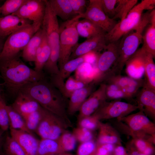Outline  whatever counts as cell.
<instances>
[{
  "label": "cell",
  "instance_id": "1",
  "mask_svg": "<svg viewBox=\"0 0 155 155\" xmlns=\"http://www.w3.org/2000/svg\"><path fill=\"white\" fill-rule=\"evenodd\" d=\"M0 75L4 87L16 97L26 85L44 79L43 72L28 67L20 58V54L10 59L0 60Z\"/></svg>",
  "mask_w": 155,
  "mask_h": 155
},
{
  "label": "cell",
  "instance_id": "2",
  "mask_svg": "<svg viewBox=\"0 0 155 155\" xmlns=\"http://www.w3.org/2000/svg\"><path fill=\"white\" fill-rule=\"evenodd\" d=\"M20 91L29 95L42 108L61 118L69 127L71 126L65 108V98L51 82L43 79L27 84Z\"/></svg>",
  "mask_w": 155,
  "mask_h": 155
},
{
  "label": "cell",
  "instance_id": "3",
  "mask_svg": "<svg viewBox=\"0 0 155 155\" xmlns=\"http://www.w3.org/2000/svg\"><path fill=\"white\" fill-rule=\"evenodd\" d=\"M150 11L143 14L140 22L133 30L124 35L120 40L119 54L108 76L120 75L127 61L137 50L142 40V33L150 23Z\"/></svg>",
  "mask_w": 155,
  "mask_h": 155
},
{
  "label": "cell",
  "instance_id": "4",
  "mask_svg": "<svg viewBox=\"0 0 155 155\" xmlns=\"http://www.w3.org/2000/svg\"><path fill=\"white\" fill-rule=\"evenodd\" d=\"M41 27L44 30L50 48L51 54L43 70L52 76L59 72L58 63L59 56V26L57 16L46 0L45 13Z\"/></svg>",
  "mask_w": 155,
  "mask_h": 155
},
{
  "label": "cell",
  "instance_id": "5",
  "mask_svg": "<svg viewBox=\"0 0 155 155\" xmlns=\"http://www.w3.org/2000/svg\"><path fill=\"white\" fill-rule=\"evenodd\" d=\"M155 4L154 0H143L135 5L124 19L117 22L110 31L106 34V44L118 41L124 35L133 30L140 22L143 11L152 10Z\"/></svg>",
  "mask_w": 155,
  "mask_h": 155
},
{
  "label": "cell",
  "instance_id": "6",
  "mask_svg": "<svg viewBox=\"0 0 155 155\" xmlns=\"http://www.w3.org/2000/svg\"><path fill=\"white\" fill-rule=\"evenodd\" d=\"M80 18V15H76L59 26V56L58 63L59 70L69 61L78 44L79 35L76 25Z\"/></svg>",
  "mask_w": 155,
  "mask_h": 155
},
{
  "label": "cell",
  "instance_id": "7",
  "mask_svg": "<svg viewBox=\"0 0 155 155\" xmlns=\"http://www.w3.org/2000/svg\"><path fill=\"white\" fill-rule=\"evenodd\" d=\"M41 26L32 23L9 35L4 42L0 60L10 59L19 55Z\"/></svg>",
  "mask_w": 155,
  "mask_h": 155
},
{
  "label": "cell",
  "instance_id": "8",
  "mask_svg": "<svg viewBox=\"0 0 155 155\" xmlns=\"http://www.w3.org/2000/svg\"><path fill=\"white\" fill-rule=\"evenodd\" d=\"M68 127L61 118L45 109L36 132L41 139L56 140Z\"/></svg>",
  "mask_w": 155,
  "mask_h": 155
},
{
  "label": "cell",
  "instance_id": "9",
  "mask_svg": "<svg viewBox=\"0 0 155 155\" xmlns=\"http://www.w3.org/2000/svg\"><path fill=\"white\" fill-rule=\"evenodd\" d=\"M119 40L106 44L105 51L98 55L97 73L94 81L96 84L103 80L117 60L119 54Z\"/></svg>",
  "mask_w": 155,
  "mask_h": 155
},
{
  "label": "cell",
  "instance_id": "10",
  "mask_svg": "<svg viewBox=\"0 0 155 155\" xmlns=\"http://www.w3.org/2000/svg\"><path fill=\"white\" fill-rule=\"evenodd\" d=\"M118 119L126 123L135 138L144 139L146 134L154 137L155 125L145 115L142 111Z\"/></svg>",
  "mask_w": 155,
  "mask_h": 155
},
{
  "label": "cell",
  "instance_id": "11",
  "mask_svg": "<svg viewBox=\"0 0 155 155\" xmlns=\"http://www.w3.org/2000/svg\"><path fill=\"white\" fill-rule=\"evenodd\" d=\"M81 18L87 19L102 28L106 33L110 31L117 22L108 17L102 8L100 0H90L85 12Z\"/></svg>",
  "mask_w": 155,
  "mask_h": 155
},
{
  "label": "cell",
  "instance_id": "12",
  "mask_svg": "<svg viewBox=\"0 0 155 155\" xmlns=\"http://www.w3.org/2000/svg\"><path fill=\"white\" fill-rule=\"evenodd\" d=\"M140 109L138 105H135L119 100L110 102L105 101L94 113L96 115L100 120L114 118L118 119Z\"/></svg>",
  "mask_w": 155,
  "mask_h": 155
},
{
  "label": "cell",
  "instance_id": "13",
  "mask_svg": "<svg viewBox=\"0 0 155 155\" xmlns=\"http://www.w3.org/2000/svg\"><path fill=\"white\" fill-rule=\"evenodd\" d=\"M46 6V0H26L17 11L12 14L29 20L41 26Z\"/></svg>",
  "mask_w": 155,
  "mask_h": 155
},
{
  "label": "cell",
  "instance_id": "14",
  "mask_svg": "<svg viewBox=\"0 0 155 155\" xmlns=\"http://www.w3.org/2000/svg\"><path fill=\"white\" fill-rule=\"evenodd\" d=\"M106 87L105 83H101L98 88L85 100L79 110L78 120L93 114L106 101Z\"/></svg>",
  "mask_w": 155,
  "mask_h": 155
},
{
  "label": "cell",
  "instance_id": "15",
  "mask_svg": "<svg viewBox=\"0 0 155 155\" xmlns=\"http://www.w3.org/2000/svg\"><path fill=\"white\" fill-rule=\"evenodd\" d=\"M106 34L87 39L84 42L78 44L72 53L69 60L90 53H97L104 49L106 45L105 38Z\"/></svg>",
  "mask_w": 155,
  "mask_h": 155
},
{
  "label": "cell",
  "instance_id": "16",
  "mask_svg": "<svg viewBox=\"0 0 155 155\" xmlns=\"http://www.w3.org/2000/svg\"><path fill=\"white\" fill-rule=\"evenodd\" d=\"M104 81V83H112L117 85L129 99L137 93L139 88L143 87L144 82V79H135L121 74L110 76Z\"/></svg>",
  "mask_w": 155,
  "mask_h": 155
},
{
  "label": "cell",
  "instance_id": "17",
  "mask_svg": "<svg viewBox=\"0 0 155 155\" xmlns=\"http://www.w3.org/2000/svg\"><path fill=\"white\" fill-rule=\"evenodd\" d=\"M10 129V136L18 143L27 155H37L40 140L28 132Z\"/></svg>",
  "mask_w": 155,
  "mask_h": 155
},
{
  "label": "cell",
  "instance_id": "18",
  "mask_svg": "<svg viewBox=\"0 0 155 155\" xmlns=\"http://www.w3.org/2000/svg\"><path fill=\"white\" fill-rule=\"evenodd\" d=\"M146 53L142 47L137 50L126 62L125 70L129 77L135 79H142L144 75Z\"/></svg>",
  "mask_w": 155,
  "mask_h": 155
},
{
  "label": "cell",
  "instance_id": "19",
  "mask_svg": "<svg viewBox=\"0 0 155 155\" xmlns=\"http://www.w3.org/2000/svg\"><path fill=\"white\" fill-rule=\"evenodd\" d=\"M32 23L31 21L12 14L0 17V37L12 33Z\"/></svg>",
  "mask_w": 155,
  "mask_h": 155
},
{
  "label": "cell",
  "instance_id": "20",
  "mask_svg": "<svg viewBox=\"0 0 155 155\" xmlns=\"http://www.w3.org/2000/svg\"><path fill=\"white\" fill-rule=\"evenodd\" d=\"M85 62L86 55L68 61L59 70L57 75L51 77V82L59 90L62 86L64 80Z\"/></svg>",
  "mask_w": 155,
  "mask_h": 155
},
{
  "label": "cell",
  "instance_id": "21",
  "mask_svg": "<svg viewBox=\"0 0 155 155\" xmlns=\"http://www.w3.org/2000/svg\"><path fill=\"white\" fill-rule=\"evenodd\" d=\"M11 106L22 117L38 110L41 107L32 97L21 91L18 94Z\"/></svg>",
  "mask_w": 155,
  "mask_h": 155
},
{
  "label": "cell",
  "instance_id": "22",
  "mask_svg": "<svg viewBox=\"0 0 155 155\" xmlns=\"http://www.w3.org/2000/svg\"><path fill=\"white\" fill-rule=\"evenodd\" d=\"M96 84L93 81L71 94L69 98L67 111L68 114L72 115L79 111L82 104L92 92Z\"/></svg>",
  "mask_w": 155,
  "mask_h": 155
},
{
  "label": "cell",
  "instance_id": "23",
  "mask_svg": "<svg viewBox=\"0 0 155 155\" xmlns=\"http://www.w3.org/2000/svg\"><path fill=\"white\" fill-rule=\"evenodd\" d=\"M137 99L140 110L154 117L155 90L144 85L137 95Z\"/></svg>",
  "mask_w": 155,
  "mask_h": 155
},
{
  "label": "cell",
  "instance_id": "24",
  "mask_svg": "<svg viewBox=\"0 0 155 155\" xmlns=\"http://www.w3.org/2000/svg\"><path fill=\"white\" fill-rule=\"evenodd\" d=\"M43 30L41 27L33 35L22 50V57L25 61L34 62L36 53L42 39Z\"/></svg>",
  "mask_w": 155,
  "mask_h": 155
},
{
  "label": "cell",
  "instance_id": "25",
  "mask_svg": "<svg viewBox=\"0 0 155 155\" xmlns=\"http://www.w3.org/2000/svg\"><path fill=\"white\" fill-rule=\"evenodd\" d=\"M150 25L142 36V47L147 53L155 57V10L150 12Z\"/></svg>",
  "mask_w": 155,
  "mask_h": 155
},
{
  "label": "cell",
  "instance_id": "26",
  "mask_svg": "<svg viewBox=\"0 0 155 155\" xmlns=\"http://www.w3.org/2000/svg\"><path fill=\"white\" fill-rule=\"evenodd\" d=\"M42 29L43 34L42 40L37 51L34 62V70L40 72H43L44 66L48 60L51 54V49L47 37Z\"/></svg>",
  "mask_w": 155,
  "mask_h": 155
},
{
  "label": "cell",
  "instance_id": "27",
  "mask_svg": "<svg viewBox=\"0 0 155 155\" xmlns=\"http://www.w3.org/2000/svg\"><path fill=\"white\" fill-rule=\"evenodd\" d=\"M98 144H115L119 143V137L117 131L107 124L100 122Z\"/></svg>",
  "mask_w": 155,
  "mask_h": 155
},
{
  "label": "cell",
  "instance_id": "28",
  "mask_svg": "<svg viewBox=\"0 0 155 155\" xmlns=\"http://www.w3.org/2000/svg\"><path fill=\"white\" fill-rule=\"evenodd\" d=\"M76 28L79 36L87 39L98 35L106 33L98 26L85 19L79 20L76 24Z\"/></svg>",
  "mask_w": 155,
  "mask_h": 155
},
{
  "label": "cell",
  "instance_id": "29",
  "mask_svg": "<svg viewBox=\"0 0 155 155\" xmlns=\"http://www.w3.org/2000/svg\"><path fill=\"white\" fill-rule=\"evenodd\" d=\"M48 2L57 16L67 21L76 15L74 14L69 0H49Z\"/></svg>",
  "mask_w": 155,
  "mask_h": 155
},
{
  "label": "cell",
  "instance_id": "30",
  "mask_svg": "<svg viewBox=\"0 0 155 155\" xmlns=\"http://www.w3.org/2000/svg\"><path fill=\"white\" fill-rule=\"evenodd\" d=\"M153 56L146 53L145 59L144 85L155 90V65Z\"/></svg>",
  "mask_w": 155,
  "mask_h": 155
},
{
  "label": "cell",
  "instance_id": "31",
  "mask_svg": "<svg viewBox=\"0 0 155 155\" xmlns=\"http://www.w3.org/2000/svg\"><path fill=\"white\" fill-rule=\"evenodd\" d=\"M63 153L57 140L46 139L40 140L37 155H59Z\"/></svg>",
  "mask_w": 155,
  "mask_h": 155
},
{
  "label": "cell",
  "instance_id": "32",
  "mask_svg": "<svg viewBox=\"0 0 155 155\" xmlns=\"http://www.w3.org/2000/svg\"><path fill=\"white\" fill-rule=\"evenodd\" d=\"M10 129L21 130L33 134L27 128L23 117L11 105H7Z\"/></svg>",
  "mask_w": 155,
  "mask_h": 155
},
{
  "label": "cell",
  "instance_id": "33",
  "mask_svg": "<svg viewBox=\"0 0 155 155\" xmlns=\"http://www.w3.org/2000/svg\"><path fill=\"white\" fill-rule=\"evenodd\" d=\"M88 84L70 76L64 82L59 91L64 98H69L74 91L84 87Z\"/></svg>",
  "mask_w": 155,
  "mask_h": 155
},
{
  "label": "cell",
  "instance_id": "34",
  "mask_svg": "<svg viewBox=\"0 0 155 155\" xmlns=\"http://www.w3.org/2000/svg\"><path fill=\"white\" fill-rule=\"evenodd\" d=\"M45 109L39 110L23 116L26 127L31 132L36 131L42 118Z\"/></svg>",
  "mask_w": 155,
  "mask_h": 155
},
{
  "label": "cell",
  "instance_id": "35",
  "mask_svg": "<svg viewBox=\"0 0 155 155\" xmlns=\"http://www.w3.org/2000/svg\"><path fill=\"white\" fill-rule=\"evenodd\" d=\"M75 78L88 84L94 81L96 73L90 64L85 62L76 70Z\"/></svg>",
  "mask_w": 155,
  "mask_h": 155
},
{
  "label": "cell",
  "instance_id": "36",
  "mask_svg": "<svg viewBox=\"0 0 155 155\" xmlns=\"http://www.w3.org/2000/svg\"><path fill=\"white\" fill-rule=\"evenodd\" d=\"M137 0H117L115 7V14L113 19H124L132 8L137 4Z\"/></svg>",
  "mask_w": 155,
  "mask_h": 155
},
{
  "label": "cell",
  "instance_id": "37",
  "mask_svg": "<svg viewBox=\"0 0 155 155\" xmlns=\"http://www.w3.org/2000/svg\"><path fill=\"white\" fill-rule=\"evenodd\" d=\"M3 145L6 155H27L18 143L11 136L6 138Z\"/></svg>",
  "mask_w": 155,
  "mask_h": 155
},
{
  "label": "cell",
  "instance_id": "38",
  "mask_svg": "<svg viewBox=\"0 0 155 155\" xmlns=\"http://www.w3.org/2000/svg\"><path fill=\"white\" fill-rule=\"evenodd\" d=\"M56 140L63 152L73 150L75 147L77 141L72 133L66 130Z\"/></svg>",
  "mask_w": 155,
  "mask_h": 155
},
{
  "label": "cell",
  "instance_id": "39",
  "mask_svg": "<svg viewBox=\"0 0 155 155\" xmlns=\"http://www.w3.org/2000/svg\"><path fill=\"white\" fill-rule=\"evenodd\" d=\"M26 0H7L0 7L2 17L12 14L17 11Z\"/></svg>",
  "mask_w": 155,
  "mask_h": 155
},
{
  "label": "cell",
  "instance_id": "40",
  "mask_svg": "<svg viewBox=\"0 0 155 155\" xmlns=\"http://www.w3.org/2000/svg\"><path fill=\"white\" fill-rule=\"evenodd\" d=\"M104 83L106 85L105 94L107 99H129L125 94L116 85L110 83Z\"/></svg>",
  "mask_w": 155,
  "mask_h": 155
},
{
  "label": "cell",
  "instance_id": "41",
  "mask_svg": "<svg viewBox=\"0 0 155 155\" xmlns=\"http://www.w3.org/2000/svg\"><path fill=\"white\" fill-rule=\"evenodd\" d=\"M100 119L95 113L78 120L79 126L91 131L98 128Z\"/></svg>",
  "mask_w": 155,
  "mask_h": 155
},
{
  "label": "cell",
  "instance_id": "42",
  "mask_svg": "<svg viewBox=\"0 0 155 155\" xmlns=\"http://www.w3.org/2000/svg\"><path fill=\"white\" fill-rule=\"evenodd\" d=\"M72 133L76 141L81 143L92 140L93 138L92 131L79 126L73 129Z\"/></svg>",
  "mask_w": 155,
  "mask_h": 155
},
{
  "label": "cell",
  "instance_id": "43",
  "mask_svg": "<svg viewBox=\"0 0 155 155\" xmlns=\"http://www.w3.org/2000/svg\"><path fill=\"white\" fill-rule=\"evenodd\" d=\"M6 106L4 97L0 96V127L3 131H7L9 127Z\"/></svg>",
  "mask_w": 155,
  "mask_h": 155
},
{
  "label": "cell",
  "instance_id": "44",
  "mask_svg": "<svg viewBox=\"0 0 155 155\" xmlns=\"http://www.w3.org/2000/svg\"><path fill=\"white\" fill-rule=\"evenodd\" d=\"M97 147L93 140L81 143L78 148L77 155H94Z\"/></svg>",
  "mask_w": 155,
  "mask_h": 155
},
{
  "label": "cell",
  "instance_id": "45",
  "mask_svg": "<svg viewBox=\"0 0 155 155\" xmlns=\"http://www.w3.org/2000/svg\"><path fill=\"white\" fill-rule=\"evenodd\" d=\"M103 11L109 18L113 19L117 0H100Z\"/></svg>",
  "mask_w": 155,
  "mask_h": 155
},
{
  "label": "cell",
  "instance_id": "46",
  "mask_svg": "<svg viewBox=\"0 0 155 155\" xmlns=\"http://www.w3.org/2000/svg\"><path fill=\"white\" fill-rule=\"evenodd\" d=\"M75 15H81L86 11L87 7L85 0H69Z\"/></svg>",
  "mask_w": 155,
  "mask_h": 155
},
{
  "label": "cell",
  "instance_id": "47",
  "mask_svg": "<svg viewBox=\"0 0 155 155\" xmlns=\"http://www.w3.org/2000/svg\"><path fill=\"white\" fill-rule=\"evenodd\" d=\"M133 143L137 151L142 153L147 148L152 145L149 142L144 139L139 138H135Z\"/></svg>",
  "mask_w": 155,
  "mask_h": 155
},
{
  "label": "cell",
  "instance_id": "48",
  "mask_svg": "<svg viewBox=\"0 0 155 155\" xmlns=\"http://www.w3.org/2000/svg\"><path fill=\"white\" fill-rule=\"evenodd\" d=\"M113 152L115 155H127L124 148L121 146H117L114 148Z\"/></svg>",
  "mask_w": 155,
  "mask_h": 155
},
{
  "label": "cell",
  "instance_id": "49",
  "mask_svg": "<svg viewBox=\"0 0 155 155\" xmlns=\"http://www.w3.org/2000/svg\"><path fill=\"white\" fill-rule=\"evenodd\" d=\"M101 144L106 149L110 154L114 151L115 148L113 144Z\"/></svg>",
  "mask_w": 155,
  "mask_h": 155
},
{
  "label": "cell",
  "instance_id": "50",
  "mask_svg": "<svg viewBox=\"0 0 155 155\" xmlns=\"http://www.w3.org/2000/svg\"><path fill=\"white\" fill-rule=\"evenodd\" d=\"M3 39H4L0 37V56L2 50L4 42Z\"/></svg>",
  "mask_w": 155,
  "mask_h": 155
},
{
  "label": "cell",
  "instance_id": "51",
  "mask_svg": "<svg viewBox=\"0 0 155 155\" xmlns=\"http://www.w3.org/2000/svg\"><path fill=\"white\" fill-rule=\"evenodd\" d=\"M131 155H147L143 153L140 152L138 151H134L132 152Z\"/></svg>",
  "mask_w": 155,
  "mask_h": 155
},
{
  "label": "cell",
  "instance_id": "52",
  "mask_svg": "<svg viewBox=\"0 0 155 155\" xmlns=\"http://www.w3.org/2000/svg\"><path fill=\"white\" fill-rule=\"evenodd\" d=\"M3 84H1L0 83V96L3 97Z\"/></svg>",
  "mask_w": 155,
  "mask_h": 155
},
{
  "label": "cell",
  "instance_id": "53",
  "mask_svg": "<svg viewBox=\"0 0 155 155\" xmlns=\"http://www.w3.org/2000/svg\"><path fill=\"white\" fill-rule=\"evenodd\" d=\"M3 140V138L2 136L0 137V151H1V148L4 143Z\"/></svg>",
  "mask_w": 155,
  "mask_h": 155
},
{
  "label": "cell",
  "instance_id": "54",
  "mask_svg": "<svg viewBox=\"0 0 155 155\" xmlns=\"http://www.w3.org/2000/svg\"><path fill=\"white\" fill-rule=\"evenodd\" d=\"M59 155H72L67 153H66L65 152L63 153L59 154Z\"/></svg>",
  "mask_w": 155,
  "mask_h": 155
},
{
  "label": "cell",
  "instance_id": "55",
  "mask_svg": "<svg viewBox=\"0 0 155 155\" xmlns=\"http://www.w3.org/2000/svg\"><path fill=\"white\" fill-rule=\"evenodd\" d=\"M94 155H104L100 154L99 153L96 152H96L94 154Z\"/></svg>",
  "mask_w": 155,
  "mask_h": 155
},
{
  "label": "cell",
  "instance_id": "56",
  "mask_svg": "<svg viewBox=\"0 0 155 155\" xmlns=\"http://www.w3.org/2000/svg\"><path fill=\"white\" fill-rule=\"evenodd\" d=\"M0 155H6L4 152L0 151Z\"/></svg>",
  "mask_w": 155,
  "mask_h": 155
},
{
  "label": "cell",
  "instance_id": "57",
  "mask_svg": "<svg viewBox=\"0 0 155 155\" xmlns=\"http://www.w3.org/2000/svg\"><path fill=\"white\" fill-rule=\"evenodd\" d=\"M3 131H0V137L2 135Z\"/></svg>",
  "mask_w": 155,
  "mask_h": 155
},
{
  "label": "cell",
  "instance_id": "58",
  "mask_svg": "<svg viewBox=\"0 0 155 155\" xmlns=\"http://www.w3.org/2000/svg\"><path fill=\"white\" fill-rule=\"evenodd\" d=\"M1 15V7H0V16Z\"/></svg>",
  "mask_w": 155,
  "mask_h": 155
},
{
  "label": "cell",
  "instance_id": "59",
  "mask_svg": "<svg viewBox=\"0 0 155 155\" xmlns=\"http://www.w3.org/2000/svg\"></svg>",
  "mask_w": 155,
  "mask_h": 155
}]
</instances>
